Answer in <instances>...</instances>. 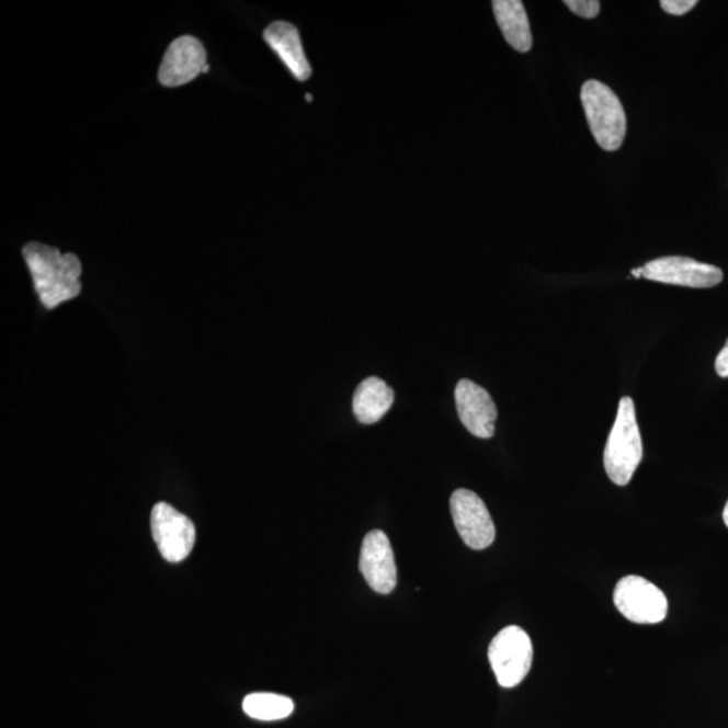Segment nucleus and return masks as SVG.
<instances>
[{
  "instance_id": "a211bd4d",
  "label": "nucleus",
  "mask_w": 728,
  "mask_h": 728,
  "mask_svg": "<svg viewBox=\"0 0 728 728\" xmlns=\"http://www.w3.org/2000/svg\"><path fill=\"white\" fill-rule=\"evenodd\" d=\"M715 368L719 377L728 378V340L724 350H721L718 357H716Z\"/></svg>"
},
{
  "instance_id": "412c9836",
  "label": "nucleus",
  "mask_w": 728,
  "mask_h": 728,
  "mask_svg": "<svg viewBox=\"0 0 728 728\" xmlns=\"http://www.w3.org/2000/svg\"><path fill=\"white\" fill-rule=\"evenodd\" d=\"M305 99H307V102H312L314 98L308 93V95H305Z\"/></svg>"
},
{
  "instance_id": "6ab92c4d",
  "label": "nucleus",
  "mask_w": 728,
  "mask_h": 728,
  "mask_svg": "<svg viewBox=\"0 0 728 728\" xmlns=\"http://www.w3.org/2000/svg\"><path fill=\"white\" fill-rule=\"evenodd\" d=\"M632 274H633L634 278H641L642 277V266L637 268V269H633Z\"/></svg>"
},
{
  "instance_id": "f3484780",
  "label": "nucleus",
  "mask_w": 728,
  "mask_h": 728,
  "mask_svg": "<svg viewBox=\"0 0 728 728\" xmlns=\"http://www.w3.org/2000/svg\"><path fill=\"white\" fill-rule=\"evenodd\" d=\"M696 4V0H661L660 2V5L666 13L678 16L690 13Z\"/></svg>"
},
{
  "instance_id": "aec40b11",
  "label": "nucleus",
  "mask_w": 728,
  "mask_h": 728,
  "mask_svg": "<svg viewBox=\"0 0 728 728\" xmlns=\"http://www.w3.org/2000/svg\"><path fill=\"white\" fill-rule=\"evenodd\" d=\"M724 521H725L726 526L728 527V501H727L725 510H724Z\"/></svg>"
},
{
  "instance_id": "39448f33",
  "label": "nucleus",
  "mask_w": 728,
  "mask_h": 728,
  "mask_svg": "<svg viewBox=\"0 0 728 728\" xmlns=\"http://www.w3.org/2000/svg\"><path fill=\"white\" fill-rule=\"evenodd\" d=\"M616 610L638 625L660 624L668 615V599L659 587L637 575L622 578L614 590Z\"/></svg>"
},
{
  "instance_id": "9d476101",
  "label": "nucleus",
  "mask_w": 728,
  "mask_h": 728,
  "mask_svg": "<svg viewBox=\"0 0 728 728\" xmlns=\"http://www.w3.org/2000/svg\"><path fill=\"white\" fill-rule=\"evenodd\" d=\"M207 66V52L203 44L191 35H182L169 45L158 79L169 88L184 86L196 79Z\"/></svg>"
},
{
  "instance_id": "1a4fd4ad",
  "label": "nucleus",
  "mask_w": 728,
  "mask_h": 728,
  "mask_svg": "<svg viewBox=\"0 0 728 728\" xmlns=\"http://www.w3.org/2000/svg\"><path fill=\"white\" fill-rule=\"evenodd\" d=\"M360 569L363 578L378 594L387 595L396 589L397 567L391 544L382 531H372L364 537Z\"/></svg>"
},
{
  "instance_id": "f03ea898",
  "label": "nucleus",
  "mask_w": 728,
  "mask_h": 728,
  "mask_svg": "<svg viewBox=\"0 0 728 728\" xmlns=\"http://www.w3.org/2000/svg\"><path fill=\"white\" fill-rule=\"evenodd\" d=\"M642 456V439L637 422L636 405L630 397L621 398L618 413L603 456L610 480L618 486L629 485Z\"/></svg>"
},
{
  "instance_id": "2eb2a0df",
  "label": "nucleus",
  "mask_w": 728,
  "mask_h": 728,
  "mask_svg": "<svg viewBox=\"0 0 728 728\" xmlns=\"http://www.w3.org/2000/svg\"><path fill=\"white\" fill-rule=\"evenodd\" d=\"M295 709L292 698L275 694H251L244 697L243 712L257 720H281Z\"/></svg>"
},
{
  "instance_id": "0eeeda50",
  "label": "nucleus",
  "mask_w": 728,
  "mask_h": 728,
  "mask_svg": "<svg viewBox=\"0 0 728 728\" xmlns=\"http://www.w3.org/2000/svg\"><path fill=\"white\" fill-rule=\"evenodd\" d=\"M451 513L457 533L469 548L481 550L494 543V522L485 502L474 491L456 490L451 497Z\"/></svg>"
},
{
  "instance_id": "6e6552de",
  "label": "nucleus",
  "mask_w": 728,
  "mask_h": 728,
  "mask_svg": "<svg viewBox=\"0 0 728 728\" xmlns=\"http://www.w3.org/2000/svg\"><path fill=\"white\" fill-rule=\"evenodd\" d=\"M642 277L661 284L708 289L724 281V272L686 257H662L642 266Z\"/></svg>"
},
{
  "instance_id": "423d86ee",
  "label": "nucleus",
  "mask_w": 728,
  "mask_h": 728,
  "mask_svg": "<svg viewBox=\"0 0 728 728\" xmlns=\"http://www.w3.org/2000/svg\"><path fill=\"white\" fill-rule=\"evenodd\" d=\"M150 524L152 538L163 559L180 562L191 555L196 542V530L186 515L161 502L152 509Z\"/></svg>"
},
{
  "instance_id": "f257e3e1",
  "label": "nucleus",
  "mask_w": 728,
  "mask_h": 728,
  "mask_svg": "<svg viewBox=\"0 0 728 728\" xmlns=\"http://www.w3.org/2000/svg\"><path fill=\"white\" fill-rule=\"evenodd\" d=\"M22 254L45 308L55 309L80 295L83 266L72 252L61 254L56 248L32 242L23 248Z\"/></svg>"
},
{
  "instance_id": "9b49d317",
  "label": "nucleus",
  "mask_w": 728,
  "mask_h": 728,
  "mask_svg": "<svg viewBox=\"0 0 728 728\" xmlns=\"http://www.w3.org/2000/svg\"><path fill=\"white\" fill-rule=\"evenodd\" d=\"M457 414L474 436L491 439L496 434L497 407L489 391L469 379H462L455 389Z\"/></svg>"
},
{
  "instance_id": "f8f14e48",
  "label": "nucleus",
  "mask_w": 728,
  "mask_h": 728,
  "mask_svg": "<svg viewBox=\"0 0 728 728\" xmlns=\"http://www.w3.org/2000/svg\"><path fill=\"white\" fill-rule=\"evenodd\" d=\"M270 48L277 53L282 62L299 81H307L312 75L308 58L305 56L302 38L296 26L289 22L278 21L272 23L263 33Z\"/></svg>"
},
{
  "instance_id": "dca6fc26",
  "label": "nucleus",
  "mask_w": 728,
  "mask_h": 728,
  "mask_svg": "<svg viewBox=\"0 0 728 728\" xmlns=\"http://www.w3.org/2000/svg\"><path fill=\"white\" fill-rule=\"evenodd\" d=\"M564 4L567 5L572 13L592 20L601 11V3L598 0H566Z\"/></svg>"
},
{
  "instance_id": "7ed1b4c3",
  "label": "nucleus",
  "mask_w": 728,
  "mask_h": 728,
  "mask_svg": "<svg viewBox=\"0 0 728 728\" xmlns=\"http://www.w3.org/2000/svg\"><path fill=\"white\" fill-rule=\"evenodd\" d=\"M587 122L599 146L618 150L626 137V114L612 88L598 80L585 81L580 92Z\"/></svg>"
},
{
  "instance_id": "4468645a",
  "label": "nucleus",
  "mask_w": 728,
  "mask_h": 728,
  "mask_svg": "<svg viewBox=\"0 0 728 728\" xmlns=\"http://www.w3.org/2000/svg\"><path fill=\"white\" fill-rule=\"evenodd\" d=\"M492 10L508 44L516 52H530L533 37L524 3L520 0H496Z\"/></svg>"
},
{
  "instance_id": "ddd939ff",
  "label": "nucleus",
  "mask_w": 728,
  "mask_h": 728,
  "mask_svg": "<svg viewBox=\"0 0 728 728\" xmlns=\"http://www.w3.org/2000/svg\"><path fill=\"white\" fill-rule=\"evenodd\" d=\"M395 402V390L378 377L364 379L355 391L352 408L357 421L364 425L382 420Z\"/></svg>"
},
{
  "instance_id": "20e7f679",
  "label": "nucleus",
  "mask_w": 728,
  "mask_h": 728,
  "mask_svg": "<svg viewBox=\"0 0 728 728\" xmlns=\"http://www.w3.org/2000/svg\"><path fill=\"white\" fill-rule=\"evenodd\" d=\"M489 661L498 684L503 689H514L531 672L533 662L531 637L519 626L504 627L489 646Z\"/></svg>"
}]
</instances>
